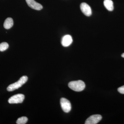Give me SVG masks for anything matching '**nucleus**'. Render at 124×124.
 Masks as SVG:
<instances>
[{
	"label": "nucleus",
	"mask_w": 124,
	"mask_h": 124,
	"mask_svg": "<svg viewBox=\"0 0 124 124\" xmlns=\"http://www.w3.org/2000/svg\"><path fill=\"white\" fill-rule=\"evenodd\" d=\"M69 88L73 91L80 92L84 89L85 85V82L82 80L71 81L68 84Z\"/></svg>",
	"instance_id": "obj_1"
},
{
	"label": "nucleus",
	"mask_w": 124,
	"mask_h": 124,
	"mask_svg": "<svg viewBox=\"0 0 124 124\" xmlns=\"http://www.w3.org/2000/svg\"><path fill=\"white\" fill-rule=\"evenodd\" d=\"M27 80L28 77L27 76H23L17 81L9 85L7 88V91H12L18 89L24 84Z\"/></svg>",
	"instance_id": "obj_2"
},
{
	"label": "nucleus",
	"mask_w": 124,
	"mask_h": 124,
	"mask_svg": "<svg viewBox=\"0 0 124 124\" xmlns=\"http://www.w3.org/2000/svg\"><path fill=\"white\" fill-rule=\"evenodd\" d=\"M24 99V96L22 94H18L10 98L8 102L10 104L22 103Z\"/></svg>",
	"instance_id": "obj_3"
},
{
	"label": "nucleus",
	"mask_w": 124,
	"mask_h": 124,
	"mask_svg": "<svg viewBox=\"0 0 124 124\" xmlns=\"http://www.w3.org/2000/svg\"><path fill=\"white\" fill-rule=\"evenodd\" d=\"M60 104L62 109L66 113H68L71 109V106L70 101L65 98H62L60 99Z\"/></svg>",
	"instance_id": "obj_4"
},
{
	"label": "nucleus",
	"mask_w": 124,
	"mask_h": 124,
	"mask_svg": "<svg viewBox=\"0 0 124 124\" xmlns=\"http://www.w3.org/2000/svg\"><path fill=\"white\" fill-rule=\"evenodd\" d=\"M101 116L99 115H93L89 117L85 121V124H97L102 119Z\"/></svg>",
	"instance_id": "obj_5"
},
{
	"label": "nucleus",
	"mask_w": 124,
	"mask_h": 124,
	"mask_svg": "<svg viewBox=\"0 0 124 124\" xmlns=\"http://www.w3.org/2000/svg\"><path fill=\"white\" fill-rule=\"evenodd\" d=\"M80 7L82 13L85 15L89 17L92 14V10L91 7L88 4L85 2H83L81 4Z\"/></svg>",
	"instance_id": "obj_6"
},
{
	"label": "nucleus",
	"mask_w": 124,
	"mask_h": 124,
	"mask_svg": "<svg viewBox=\"0 0 124 124\" xmlns=\"http://www.w3.org/2000/svg\"><path fill=\"white\" fill-rule=\"evenodd\" d=\"M26 1L28 6L31 8L36 10H40L43 8L40 4L36 2L34 0H26Z\"/></svg>",
	"instance_id": "obj_7"
},
{
	"label": "nucleus",
	"mask_w": 124,
	"mask_h": 124,
	"mask_svg": "<svg viewBox=\"0 0 124 124\" xmlns=\"http://www.w3.org/2000/svg\"><path fill=\"white\" fill-rule=\"evenodd\" d=\"M73 41L72 37L69 35H66L62 38L61 43L62 46L67 47L69 46L72 43Z\"/></svg>",
	"instance_id": "obj_8"
},
{
	"label": "nucleus",
	"mask_w": 124,
	"mask_h": 124,
	"mask_svg": "<svg viewBox=\"0 0 124 124\" xmlns=\"http://www.w3.org/2000/svg\"><path fill=\"white\" fill-rule=\"evenodd\" d=\"M13 24L14 22L13 19L11 18H8L5 21L4 27L6 29H9L13 27Z\"/></svg>",
	"instance_id": "obj_9"
},
{
	"label": "nucleus",
	"mask_w": 124,
	"mask_h": 124,
	"mask_svg": "<svg viewBox=\"0 0 124 124\" xmlns=\"http://www.w3.org/2000/svg\"><path fill=\"white\" fill-rule=\"evenodd\" d=\"M103 4L106 8L109 11H112L114 9L113 3L111 0H104Z\"/></svg>",
	"instance_id": "obj_10"
},
{
	"label": "nucleus",
	"mask_w": 124,
	"mask_h": 124,
	"mask_svg": "<svg viewBox=\"0 0 124 124\" xmlns=\"http://www.w3.org/2000/svg\"><path fill=\"white\" fill-rule=\"evenodd\" d=\"M28 119L26 117L22 116L19 117L17 120L16 124H26L27 122Z\"/></svg>",
	"instance_id": "obj_11"
},
{
	"label": "nucleus",
	"mask_w": 124,
	"mask_h": 124,
	"mask_svg": "<svg viewBox=\"0 0 124 124\" xmlns=\"http://www.w3.org/2000/svg\"><path fill=\"white\" fill-rule=\"evenodd\" d=\"M9 47V45L6 42H3L0 44V51H4L6 50Z\"/></svg>",
	"instance_id": "obj_12"
},
{
	"label": "nucleus",
	"mask_w": 124,
	"mask_h": 124,
	"mask_svg": "<svg viewBox=\"0 0 124 124\" xmlns=\"http://www.w3.org/2000/svg\"><path fill=\"white\" fill-rule=\"evenodd\" d=\"M117 90H118V92L120 93L124 94V85L118 88Z\"/></svg>",
	"instance_id": "obj_13"
},
{
	"label": "nucleus",
	"mask_w": 124,
	"mask_h": 124,
	"mask_svg": "<svg viewBox=\"0 0 124 124\" xmlns=\"http://www.w3.org/2000/svg\"><path fill=\"white\" fill-rule=\"evenodd\" d=\"M121 56H122V57L124 58V53H123V54H122V55H121Z\"/></svg>",
	"instance_id": "obj_14"
}]
</instances>
